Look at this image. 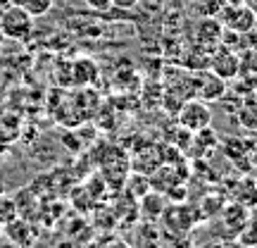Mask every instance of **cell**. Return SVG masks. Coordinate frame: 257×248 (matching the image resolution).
Listing matches in <instances>:
<instances>
[{"mask_svg": "<svg viewBox=\"0 0 257 248\" xmlns=\"http://www.w3.org/2000/svg\"><path fill=\"white\" fill-rule=\"evenodd\" d=\"M0 34L12 41H27L34 34V17L22 5H10L0 12Z\"/></svg>", "mask_w": 257, "mask_h": 248, "instance_id": "cell-1", "label": "cell"}, {"mask_svg": "<svg viewBox=\"0 0 257 248\" xmlns=\"http://www.w3.org/2000/svg\"><path fill=\"white\" fill-rule=\"evenodd\" d=\"M176 117H179V127H184L186 131H200L205 127H212V110L210 105L200 98H188L179 105L176 110Z\"/></svg>", "mask_w": 257, "mask_h": 248, "instance_id": "cell-2", "label": "cell"}, {"mask_svg": "<svg viewBox=\"0 0 257 248\" xmlns=\"http://www.w3.org/2000/svg\"><path fill=\"white\" fill-rule=\"evenodd\" d=\"M217 19L221 22L224 29L238 31V34L245 36L257 24V12L250 8L248 3H243V5H224V8L217 12Z\"/></svg>", "mask_w": 257, "mask_h": 248, "instance_id": "cell-3", "label": "cell"}, {"mask_svg": "<svg viewBox=\"0 0 257 248\" xmlns=\"http://www.w3.org/2000/svg\"><path fill=\"white\" fill-rule=\"evenodd\" d=\"M193 89H195V98L205 103L221 101L226 96V81L210 69H198L193 74Z\"/></svg>", "mask_w": 257, "mask_h": 248, "instance_id": "cell-4", "label": "cell"}, {"mask_svg": "<svg viewBox=\"0 0 257 248\" xmlns=\"http://www.w3.org/2000/svg\"><path fill=\"white\" fill-rule=\"evenodd\" d=\"M238 60H240V53L231 50V48L217 46L210 53L207 69L214 72L217 76H221L224 81H231V79H236V74H238Z\"/></svg>", "mask_w": 257, "mask_h": 248, "instance_id": "cell-5", "label": "cell"}, {"mask_svg": "<svg viewBox=\"0 0 257 248\" xmlns=\"http://www.w3.org/2000/svg\"><path fill=\"white\" fill-rule=\"evenodd\" d=\"M221 22L217 17H202L198 19V24L193 29V41H195V48H200L205 53H212L214 48L221 43Z\"/></svg>", "mask_w": 257, "mask_h": 248, "instance_id": "cell-6", "label": "cell"}, {"mask_svg": "<svg viewBox=\"0 0 257 248\" xmlns=\"http://www.w3.org/2000/svg\"><path fill=\"white\" fill-rule=\"evenodd\" d=\"M236 81H238V91H243V93L257 91V50L245 48L240 53Z\"/></svg>", "mask_w": 257, "mask_h": 248, "instance_id": "cell-7", "label": "cell"}, {"mask_svg": "<svg viewBox=\"0 0 257 248\" xmlns=\"http://www.w3.org/2000/svg\"><path fill=\"white\" fill-rule=\"evenodd\" d=\"M236 120L243 129L257 131V91L245 93L236 108Z\"/></svg>", "mask_w": 257, "mask_h": 248, "instance_id": "cell-8", "label": "cell"}, {"mask_svg": "<svg viewBox=\"0 0 257 248\" xmlns=\"http://www.w3.org/2000/svg\"><path fill=\"white\" fill-rule=\"evenodd\" d=\"M250 220V212L245 205H240V203H229V205H221V222H224V227L231 231V234H238L243 229V224Z\"/></svg>", "mask_w": 257, "mask_h": 248, "instance_id": "cell-9", "label": "cell"}, {"mask_svg": "<svg viewBox=\"0 0 257 248\" xmlns=\"http://www.w3.org/2000/svg\"><path fill=\"white\" fill-rule=\"evenodd\" d=\"M233 189H236V193H233V201L236 203L245 205V208H255L257 205V184H255V179L245 177V179L236 182Z\"/></svg>", "mask_w": 257, "mask_h": 248, "instance_id": "cell-10", "label": "cell"}, {"mask_svg": "<svg viewBox=\"0 0 257 248\" xmlns=\"http://www.w3.org/2000/svg\"><path fill=\"white\" fill-rule=\"evenodd\" d=\"M193 150H198L195 155H210L212 150L217 148V134L212 131V127H205V129H200V131H195L193 134Z\"/></svg>", "mask_w": 257, "mask_h": 248, "instance_id": "cell-11", "label": "cell"}, {"mask_svg": "<svg viewBox=\"0 0 257 248\" xmlns=\"http://www.w3.org/2000/svg\"><path fill=\"white\" fill-rule=\"evenodd\" d=\"M17 215H19L17 203L12 198H8L5 193H0V229H5L10 222L17 220Z\"/></svg>", "mask_w": 257, "mask_h": 248, "instance_id": "cell-12", "label": "cell"}, {"mask_svg": "<svg viewBox=\"0 0 257 248\" xmlns=\"http://www.w3.org/2000/svg\"><path fill=\"white\" fill-rule=\"evenodd\" d=\"M236 239L243 248H257V217H250L243 224V229L236 234Z\"/></svg>", "mask_w": 257, "mask_h": 248, "instance_id": "cell-13", "label": "cell"}, {"mask_svg": "<svg viewBox=\"0 0 257 248\" xmlns=\"http://www.w3.org/2000/svg\"><path fill=\"white\" fill-rule=\"evenodd\" d=\"M12 3L22 5L31 17H41V15H46L48 10L53 8V0H12Z\"/></svg>", "mask_w": 257, "mask_h": 248, "instance_id": "cell-14", "label": "cell"}, {"mask_svg": "<svg viewBox=\"0 0 257 248\" xmlns=\"http://www.w3.org/2000/svg\"><path fill=\"white\" fill-rule=\"evenodd\" d=\"M86 3H88L93 10H100V12L112 8V0H86Z\"/></svg>", "mask_w": 257, "mask_h": 248, "instance_id": "cell-15", "label": "cell"}, {"mask_svg": "<svg viewBox=\"0 0 257 248\" xmlns=\"http://www.w3.org/2000/svg\"><path fill=\"white\" fill-rule=\"evenodd\" d=\"M138 0H112V8H119V10H131L136 8Z\"/></svg>", "mask_w": 257, "mask_h": 248, "instance_id": "cell-16", "label": "cell"}, {"mask_svg": "<svg viewBox=\"0 0 257 248\" xmlns=\"http://www.w3.org/2000/svg\"><path fill=\"white\" fill-rule=\"evenodd\" d=\"M224 5H243V3H248V0H221Z\"/></svg>", "mask_w": 257, "mask_h": 248, "instance_id": "cell-17", "label": "cell"}, {"mask_svg": "<svg viewBox=\"0 0 257 248\" xmlns=\"http://www.w3.org/2000/svg\"><path fill=\"white\" fill-rule=\"evenodd\" d=\"M107 248H128L126 243H112V246H107Z\"/></svg>", "mask_w": 257, "mask_h": 248, "instance_id": "cell-18", "label": "cell"}, {"mask_svg": "<svg viewBox=\"0 0 257 248\" xmlns=\"http://www.w3.org/2000/svg\"><path fill=\"white\" fill-rule=\"evenodd\" d=\"M248 5H250V8H252V10H255V12H257V0H248Z\"/></svg>", "mask_w": 257, "mask_h": 248, "instance_id": "cell-19", "label": "cell"}, {"mask_svg": "<svg viewBox=\"0 0 257 248\" xmlns=\"http://www.w3.org/2000/svg\"><path fill=\"white\" fill-rule=\"evenodd\" d=\"M3 105H5V103H3V96H0V112H3Z\"/></svg>", "mask_w": 257, "mask_h": 248, "instance_id": "cell-20", "label": "cell"}, {"mask_svg": "<svg viewBox=\"0 0 257 248\" xmlns=\"http://www.w3.org/2000/svg\"><path fill=\"white\" fill-rule=\"evenodd\" d=\"M214 248H224V246H214Z\"/></svg>", "mask_w": 257, "mask_h": 248, "instance_id": "cell-21", "label": "cell"}, {"mask_svg": "<svg viewBox=\"0 0 257 248\" xmlns=\"http://www.w3.org/2000/svg\"><path fill=\"white\" fill-rule=\"evenodd\" d=\"M0 234H3V229H0Z\"/></svg>", "mask_w": 257, "mask_h": 248, "instance_id": "cell-22", "label": "cell"}]
</instances>
